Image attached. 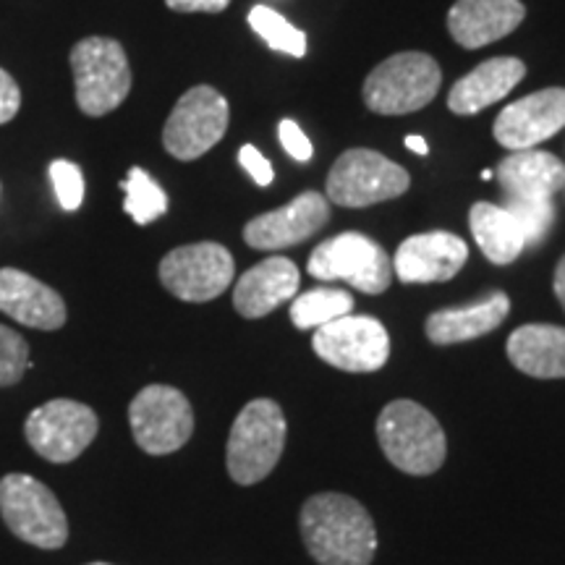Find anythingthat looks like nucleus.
Instances as JSON below:
<instances>
[{"instance_id": "f257e3e1", "label": "nucleus", "mask_w": 565, "mask_h": 565, "mask_svg": "<svg viewBox=\"0 0 565 565\" xmlns=\"http://www.w3.org/2000/svg\"><path fill=\"white\" fill-rule=\"evenodd\" d=\"M301 536L320 565H370L377 529L370 511L349 494L322 492L301 508Z\"/></svg>"}, {"instance_id": "f03ea898", "label": "nucleus", "mask_w": 565, "mask_h": 565, "mask_svg": "<svg viewBox=\"0 0 565 565\" xmlns=\"http://www.w3.org/2000/svg\"><path fill=\"white\" fill-rule=\"evenodd\" d=\"M377 440L387 461L414 477L435 475L448 454L440 422L406 398L387 404L377 416Z\"/></svg>"}, {"instance_id": "7ed1b4c3", "label": "nucleus", "mask_w": 565, "mask_h": 565, "mask_svg": "<svg viewBox=\"0 0 565 565\" xmlns=\"http://www.w3.org/2000/svg\"><path fill=\"white\" fill-rule=\"evenodd\" d=\"M286 448V416L270 398H254L242 408L228 435L225 463L236 484H257L270 475Z\"/></svg>"}, {"instance_id": "20e7f679", "label": "nucleus", "mask_w": 565, "mask_h": 565, "mask_svg": "<svg viewBox=\"0 0 565 565\" xmlns=\"http://www.w3.org/2000/svg\"><path fill=\"white\" fill-rule=\"evenodd\" d=\"M443 71L433 55L398 53L380 63L364 82V103L380 116H406L437 97Z\"/></svg>"}, {"instance_id": "39448f33", "label": "nucleus", "mask_w": 565, "mask_h": 565, "mask_svg": "<svg viewBox=\"0 0 565 565\" xmlns=\"http://www.w3.org/2000/svg\"><path fill=\"white\" fill-rule=\"evenodd\" d=\"M76 105L87 116L116 110L131 92V66L121 42L110 38H87L71 51Z\"/></svg>"}, {"instance_id": "423d86ee", "label": "nucleus", "mask_w": 565, "mask_h": 565, "mask_svg": "<svg viewBox=\"0 0 565 565\" xmlns=\"http://www.w3.org/2000/svg\"><path fill=\"white\" fill-rule=\"evenodd\" d=\"M0 515L26 545L58 550L68 540V519L58 498L30 475L0 479Z\"/></svg>"}, {"instance_id": "0eeeda50", "label": "nucleus", "mask_w": 565, "mask_h": 565, "mask_svg": "<svg viewBox=\"0 0 565 565\" xmlns=\"http://www.w3.org/2000/svg\"><path fill=\"white\" fill-rule=\"evenodd\" d=\"M307 270L317 280H345L370 296L387 291L393 282L387 252L362 233H341L322 242L309 257Z\"/></svg>"}, {"instance_id": "6e6552de", "label": "nucleus", "mask_w": 565, "mask_h": 565, "mask_svg": "<svg viewBox=\"0 0 565 565\" xmlns=\"http://www.w3.org/2000/svg\"><path fill=\"white\" fill-rule=\"evenodd\" d=\"M406 168L374 150H349L328 173V200L341 207H372L408 192Z\"/></svg>"}, {"instance_id": "1a4fd4ad", "label": "nucleus", "mask_w": 565, "mask_h": 565, "mask_svg": "<svg viewBox=\"0 0 565 565\" xmlns=\"http://www.w3.org/2000/svg\"><path fill=\"white\" fill-rule=\"evenodd\" d=\"M134 440L145 454L168 456L183 448L194 433L189 398L171 385H147L129 406Z\"/></svg>"}, {"instance_id": "9d476101", "label": "nucleus", "mask_w": 565, "mask_h": 565, "mask_svg": "<svg viewBox=\"0 0 565 565\" xmlns=\"http://www.w3.org/2000/svg\"><path fill=\"white\" fill-rule=\"evenodd\" d=\"M228 103L215 87L200 84L175 103L162 129V145L175 160H196L228 131Z\"/></svg>"}, {"instance_id": "9b49d317", "label": "nucleus", "mask_w": 565, "mask_h": 565, "mask_svg": "<svg viewBox=\"0 0 565 565\" xmlns=\"http://www.w3.org/2000/svg\"><path fill=\"white\" fill-rule=\"evenodd\" d=\"M97 414L79 401L55 398L30 414L24 424L26 440L34 454L51 463H71L97 437Z\"/></svg>"}, {"instance_id": "f8f14e48", "label": "nucleus", "mask_w": 565, "mask_h": 565, "mask_svg": "<svg viewBox=\"0 0 565 565\" xmlns=\"http://www.w3.org/2000/svg\"><path fill=\"white\" fill-rule=\"evenodd\" d=\"M236 265L221 244L202 242L168 252L160 263V282L181 301H212L233 282Z\"/></svg>"}, {"instance_id": "ddd939ff", "label": "nucleus", "mask_w": 565, "mask_h": 565, "mask_svg": "<svg viewBox=\"0 0 565 565\" xmlns=\"http://www.w3.org/2000/svg\"><path fill=\"white\" fill-rule=\"evenodd\" d=\"M317 356L343 372H377L391 356V338L385 324L374 317L345 315L317 328L312 338Z\"/></svg>"}, {"instance_id": "4468645a", "label": "nucleus", "mask_w": 565, "mask_h": 565, "mask_svg": "<svg viewBox=\"0 0 565 565\" xmlns=\"http://www.w3.org/2000/svg\"><path fill=\"white\" fill-rule=\"evenodd\" d=\"M565 126V89L550 87L508 105L494 121V139L505 150H534Z\"/></svg>"}, {"instance_id": "2eb2a0df", "label": "nucleus", "mask_w": 565, "mask_h": 565, "mask_svg": "<svg viewBox=\"0 0 565 565\" xmlns=\"http://www.w3.org/2000/svg\"><path fill=\"white\" fill-rule=\"evenodd\" d=\"M330 221V202L320 192H303L288 202L286 207H278L265 215H257L246 223L244 242L252 249H288L307 242L315 236L324 223Z\"/></svg>"}, {"instance_id": "dca6fc26", "label": "nucleus", "mask_w": 565, "mask_h": 565, "mask_svg": "<svg viewBox=\"0 0 565 565\" xmlns=\"http://www.w3.org/2000/svg\"><path fill=\"white\" fill-rule=\"evenodd\" d=\"M466 259H469V249L456 233H419L398 246L393 275H398L401 282H445L456 278Z\"/></svg>"}, {"instance_id": "f3484780", "label": "nucleus", "mask_w": 565, "mask_h": 565, "mask_svg": "<svg viewBox=\"0 0 565 565\" xmlns=\"http://www.w3.org/2000/svg\"><path fill=\"white\" fill-rule=\"evenodd\" d=\"M524 17L521 0H456L448 11V32L466 51H477L519 30Z\"/></svg>"}, {"instance_id": "a211bd4d", "label": "nucleus", "mask_w": 565, "mask_h": 565, "mask_svg": "<svg viewBox=\"0 0 565 565\" xmlns=\"http://www.w3.org/2000/svg\"><path fill=\"white\" fill-rule=\"evenodd\" d=\"M0 312L26 328L58 330L66 324V303L51 286L30 273L3 267L0 270Z\"/></svg>"}, {"instance_id": "6ab92c4d", "label": "nucleus", "mask_w": 565, "mask_h": 565, "mask_svg": "<svg viewBox=\"0 0 565 565\" xmlns=\"http://www.w3.org/2000/svg\"><path fill=\"white\" fill-rule=\"evenodd\" d=\"M299 267L291 259L267 257L238 278L236 291H233V307L246 320H259L278 309L282 301H291L299 294Z\"/></svg>"}, {"instance_id": "aec40b11", "label": "nucleus", "mask_w": 565, "mask_h": 565, "mask_svg": "<svg viewBox=\"0 0 565 565\" xmlns=\"http://www.w3.org/2000/svg\"><path fill=\"white\" fill-rule=\"evenodd\" d=\"M526 76L524 61L519 58H490L454 84L448 95V108L456 116H475L508 97L515 84Z\"/></svg>"}, {"instance_id": "412c9836", "label": "nucleus", "mask_w": 565, "mask_h": 565, "mask_svg": "<svg viewBox=\"0 0 565 565\" xmlns=\"http://www.w3.org/2000/svg\"><path fill=\"white\" fill-rule=\"evenodd\" d=\"M508 312H511V299L503 291H494L466 307H450L429 315L427 338L437 345L475 341L500 328Z\"/></svg>"}, {"instance_id": "4be33fe9", "label": "nucleus", "mask_w": 565, "mask_h": 565, "mask_svg": "<svg viewBox=\"0 0 565 565\" xmlns=\"http://www.w3.org/2000/svg\"><path fill=\"white\" fill-rule=\"evenodd\" d=\"M505 353L519 372L536 380L565 377V328L557 324H524L513 330Z\"/></svg>"}, {"instance_id": "5701e85b", "label": "nucleus", "mask_w": 565, "mask_h": 565, "mask_svg": "<svg viewBox=\"0 0 565 565\" xmlns=\"http://www.w3.org/2000/svg\"><path fill=\"white\" fill-rule=\"evenodd\" d=\"M498 181L505 196L553 200L565 186V166L555 154L542 150H519L498 166Z\"/></svg>"}, {"instance_id": "b1692460", "label": "nucleus", "mask_w": 565, "mask_h": 565, "mask_svg": "<svg viewBox=\"0 0 565 565\" xmlns=\"http://www.w3.org/2000/svg\"><path fill=\"white\" fill-rule=\"evenodd\" d=\"M469 223L475 242L492 265H511L526 249V236L519 221L500 204L477 202L469 212Z\"/></svg>"}, {"instance_id": "393cba45", "label": "nucleus", "mask_w": 565, "mask_h": 565, "mask_svg": "<svg viewBox=\"0 0 565 565\" xmlns=\"http://www.w3.org/2000/svg\"><path fill=\"white\" fill-rule=\"evenodd\" d=\"M351 309L353 296L341 291V288H312V291L294 296L291 322L299 330H317L351 315Z\"/></svg>"}, {"instance_id": "a878e982", "label": "nucleus", "mask_w": 565, "mask_h": 565, "mask_svg": "<svg viewBox=\"0 0 565 565\" xmlns=\"http://www.w3.org/2000/svg\"><path fill=\"white\" fill-rule=\"evenodd\" d=\"M126 202L124 210L137 225H150L168 212V194L162 192L160 183L141 168H131L124 181Z\"/></svg>"}, {"instance_id": "bb28decb", "label": "nucleus", "mask_w": 565, "mask_h": 565, "mask_svg": "<svg viewBox=\"0 0 565 565\" xmlns=\"http://www.w3.org/2000/svg\"><path fill=\"white\" fill-rule=\"evenodd\" d=\"M249 26L263 38L273 51L291 55V58H303L307 55V34L280 17L278 11L267 9V6H254L249 11Z\"/></svg>"}, {"instance_id": "cd10ccee", "label": "nucleus", "mask_w": 565, "mask_h": 565, "mask_svg": "<svg viewBox=\"0 0 565 565\" xmlns=\"http://www.w3.org/2000/svg\"><path fill=\"white\" fill-rule=\"evenodd\" d=\"M505 210H511V215L519 221L521 231L526 236V246L540 244L547 236V231L553 228L555 221V207L553 200H524V196H508Z\"/></svg>"}, {"instance_id": "c85d7f7f", "label": "nucleus", "mask_w": 565, "mask_h": 565, "mask_svg": "<svg viewBox=\"0 0 565 565\" xmlns=\"http://www.w3.org/2000/svg\"><path fill=\"white\" fill-rule=\"evenodd\" d=\"M30 370V345L17 330L0 324V387L17 385Z\"/></svg>"}, {"instance_id": "c756f323", "label": "nucleus", "mask_w": 565, "mask_h": 565, "mask_svg": "<svg viewBox=\"0 0 565 565\" xmlns=\"http://www.w3.org/2000/svg\"><path fill=\"white\" fill-rule=\"evenodd\" d=\"M51 183L55 200L66 212H74L82 207L84 202V175L79 166L71 160H53L51 162Z\"/></svg>"}, {"instance_id": "7c9ffc66", "label": "nucleus", "mask_w": 565, "mask_h": 565, "mask_svg": "<svg viewBox=\"0 0 565 565\" xmlns=\"http://www.w3.org/2000/svg\"><path fill=\"white\" fill-rule=\"evenodd\" d=\"M278 137H280L282 150L291 154L294 160H299V162L312 160L315 147H312V141H309L307 134H303V131L299 129V124L288 121V118H286V121H280V126H278Z\"/></svg>"}, {"instance_id": "2f4dec72", "label": "nucleus", "mask_w": 565, "mask_h": 565, "mask_svg": "<svg viewBox=\"0 0 565 565\" xmlns=\"http://www.w3.org/2000/svg\"><path fill=\"white\" fill-rule=\"evenodd\" d=\"M238 162H242L244 171L252 175V181L257 183V186H270L275 179L273 166H270V160H267L265 154L257 150V147L244 145L242 150H238Z\"/></svg>"}, {"instance_id": "473e14b6", "label": "nucleus", "mask_w": 565, "mask_h": 565, "mask_svg": "<svg viewBox=\"0 0 565 565\" xmlns=\"http://www.w3.org/2000/svg\"><path fill=\"white\" fill-rule=\"evenodd\" d=\"M21 108L19 84L13 82L9 71L0 68V124H9Z\"/></svg>"}, {"instance_id": "72a5a7b5", "label": "nucleus", "mask_w": 565, "mask_h": 565, "mask_svg": "<svg viewBox=\"0 0 565 565\" xmlns=\"http://www.w3.org/2000/svg\"><path fill=\"white\" fill-rule=\"evenodd\" d=\"M168 9L181 13H221L231 6V0H166Z\"/></svg>"}, {"instance_id": "f704fd0d", "label": "nucleus", "mask_w": 565, "mask_h": 565, "mask_svg": "<svg viewBox=\"0 0 565 565\" xmlns=\"http://www.w3.org/2000/svg\"><path fill=\"white\" fill-rule=\"evenodd\" d=\"M553 288H555L557 301H561V303H563V309H565V257H563L561 263H557V267H555V280H553Z\"/></svg>"}, {"instance_id": "c9c22d12", "label": "nucleus", "mask_w": 565, "mask_h": 565, "mask_svg": "<svg viewBox=\"0 0 565 565\" xmlns=\"http://www.w3.org/2000/svg\"><path fill=\"white\" fill-rule=\"evenodd\" d=\"M406 147L416 154H427L429 152V145L424 141V137H416V134H412V137H406Z\"/></svg>"}, {"instance_id": "e433bc0d", "label": "nucleus", "mask_w": 565, "mask_h": 565, "mask_svg": "<svg viewBox=\"0 0 565 565\" xmlns=\"http://www.w3.org/2000/svg\"><path fill=\"white\" fill-rule=\"evenodd\" d=\"M89 565H108V563H89Z\"/></svg>"}]
</instances>
